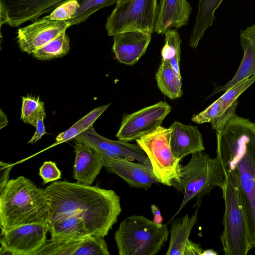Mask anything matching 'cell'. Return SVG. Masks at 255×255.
<instances>
[{
	"mask_svg": "<svg viewBox=\"0 0 255 255\" xmlns=\"http://www.w3.org/2000/svg\"><path fill=\"white\" fill-rule=\"evenodd\" d=\"M216 138V157L237 194L255 248V123L236 114Z\"/></svg>",
	"mask_w": 255,
	"mask_h": 255,
	"instance_id": "1",
	"label": "cell"
},
{
	"mask_svg": "<svg viewBox=\"0 0 255 255\" xmlns=\"http://www.w3.org/2000/svg\"><path fill=\"white\" fill-rule=\"evenodd\" d=\"M43 191L50 207L48 224L75 216L84 221L91 236H108L122 211L121 198L113 190L57 181Z\"/></svg>",
	"mask_w": 255,
	"mask_h": 255,
	"instance_id": "2",
	"label": "cell"
},
{
	"mask_svg": "<svg viewBox=\"0 0 255 255\" xmlns=\"http://www.w3.org/2000/svg\"><path fill=\"white\" fill-rule=\"evenodd\" d=\"M50 207L43 189L23 176L9 179L0 191V233L27 224L48 225Z\"/></svg>",
	"mask_w": 255,
	"mask_h": 255,
	"instance_id": "3",
	"label": "cell"
},
{
	"mask_svg": "<svg viewBox=\"0 0 255 255\" xmlns=\"http://www.w3.org/2000/svg\"><path fill=\"white\" fill-rule=\"evenodd\" d=\"M225 182L223 169L217 157L212 158L203 151L192 153L189 161L180 165V179L175 188L183 193L184 196L173 218L193 198L197 197L196 205L199 206L204 196L216 187L222 189Z\"/></svg>",
	"mask_w": 255,
	"mask_h": 255,
	"instance_id": "4",
	"label": "cell"
},
{
	"mask_svg": "<svg viewBox=\"0 0 255 255\" xmlns=\"http://www.w3.org/2000/svg\"><path fill=\"white\" fill-rule=\"evenodd\" d=\"M168 224H157L141 215H131L114 234L119 255H155L166 244Z\"/></svg>",
	"mask_w": 255,
	"mask_h": 255,
	"instance_id": "5",
	"label": "cell"
},
{
	"mask_svg": "<svg viewBox=\"0 0 255 255\" xmlns=\"http://www.w3.org/2000/svg\"><path fill=\"white\" fill-rule=\"evenodd\" d=\"M171 129L159 126L154 130L136 140L152 166L159 183L174 188L180 179V160L170 145Z\"/></svg>",
	"mask_w": 255,
	"mask_h": 255,
	"instance_id": "6",
	"label": "cell"
},
{
	"mask_svg": "<svg viewBox=\"0 0 255 255\" xmlns=\"http://www.w3.org/2000/svg\"><path fill=\"white\" fill-rule=\"evenodd\" d=\"M108 17L106 29L109 36L128 31L152 33L155 30L157 0H117Z\"/></svg>",
	"mask_w": 255,
	"mask_h": 255,
	"instance_id": "7",
	"label": "cell"
},
{
	"mask_svg": "<svg viewBox=\"0 0 255 255\" xmlns=\"http://www.w3.org/2000/svg\"><path fill=\"white\" fill-rule=\"evenodd\" d=\"M225 202L224 230L220 237L226 255H247L252 249L244 213L237 194L226 180L222 188Z\"/></svg>",
	"mask_w": 255,
	"mask_h": 255,
	"instance_id": "8",
	"label": "cell"
},
{
	"mask_svg": "<svg viewBox=\"0 0 255 255\" xmlns=\"http://www.w3.org/2000/svg\"><path fill=\"white\" fill-rule=\"evenodd\" d=\"M255 82V74L237 83L204 110L193 116L192 121L199 124L210 123L216 132H221L236 115L238 97Z\"/></svg>",
	"mask_w": 255,
	"mask_h": 255,
	"instance_id": "9",
	"label": "cell"
},
{
	"mask_svg": "<svg viewBox=\"0 0 255 255\" xmlns=\"http://www.w3.org/2000/svg\"><path fill=\"white\" fill-rule=\"evenodd\" d=\"M171 107L160 101L125 116L116 134L120 140L131 141L154 130L170 113Z\"/></svg>",
	"mask_w": 255,
	"mask_h": 255,
	"instance_id": "10",
	"label": "cell"
},
{
	"mask_svg": "<svg viewBox=\"0 0 255 255\" xmlns=\"http://www.w3.org/2000/svg\"><path fill=\"white\" fill-rule=\"evenodd\" d=\"M48 225L32 224L0 233V255H34L45 244Z\"/></svg>",
	"mask_w": 255,
	"mask_h": 255,
	"instance_id": "11",
	"label": "cell"
},
{
	"mask_svg": "<svg viewBox=\"0 0 255 255\" xmlns=\"http://www.w3.org/2000/svg\"><path fill=\"white\" fill-rule=\"evenodd\" d=\"M104 238L97 236L51 237L34 255H110Z\"/></svg>",
	"mask_w": 255,
	"mask_h": 255,
	"instance_id": "12",
	"label": "cell"
},
{
	"mask_svg": "<svg viewBox=\"0 0 255 255\" xmlns=\"http://www.w3.org/2000/svg\"><path fill=\"white\" fill-rule=\"evenodd\" d=\"M74 139L81 141L96 150L103 159L124 158L151 164L146 154L138 145L107 138L99 134L94 129L93 126L82 132Z\"/></svg>",
	"mask_w": 255,
	"mask_h": 255,
	"instance_id": "13",
	"label": "cell"
},
{
	"mask_svg": "<svg viewBox=\"0 0 255 255\" xmlns=\"http://www.w3.org/2000/svg\"><path fill=\"white\" fill-rule=\"evenodd\" d=\"M69 0H0V25L18 26L39 19Z\"/></svg>",
	"mask_w": 255,
	"mask_h": 255,
	"instance_id": "14",
	"label": "cell"
},
{
	"mask_svg": "<svg viewBox=\"0 0 255 255\" xmlns=\"http://www.w3.org/2000/svg\"><path fill=\"white\" fill-rule=\"evenodd\" d=\"M70 21L52 20L49 15L34 21L32 24L19 28L17 40L20 49L32 54L66 31L71 26Z\"/></svg>",
	"mask_w": 255,
	"mask_h": 255,
	"instance_id": "15",
	"label": "cell"
},
{
	"mask_svg": "<svg viewBox=\"0 0 255 255\" xmlns=\"http://www.w3.org/2000/svg\"><path fill=\"white\" fill-rule=\"evenodd\" d=\"M103 160L108 173L118 175L131 187L147 189L153 184L159 183L151 164L134 163L124 158Z\"/></svg>",
	"mask_w": 255,
	"mask_h": 255,
	"instance_id": "16",
	"label": "cell"
},
{
	"mask_svg": "<svg viewBox=\"0 0 255 255\" xmlns=\"http://www.w3.org/2000/svg\"><path fill=\"white\" fill-rule=\"evenodd\" d=\"M199 206L191 217L186 214L181 218L172 219L170 242L166 255H201L203 250L199 244L189 239L194 225L198 222Z\"/></svg>",
	"mask_w": 255,
	"mask_h": 255,
	"instance_id": "17",
	"label": "cell"
},
{
	"mask_svg": "<svg viewBox=\"0 0 255 255\" xmlns=\"http://www.w3.org/2000/svg\"><path fill=\"white\" fill-rule=\"evenodd\" d=\"M151 33L128 31L114 36L112 47L117 59L121 63L132 65L144 54L150 43Z\"/></svg>",
	"mask_w": 255,
	"mask_h": 255,
	"instance_id": "18",
	"label": "cell"
},
{
	"mask_svg": "<svg viewBox=\"0 0 255 255\" xmlns=\"http://www.w3.org/2000/svg\"><path fill=\"white\" fill-rule=\"evenodd\" d=\"M75 151L73 177L79 183L91 185L104 166V160L98 152L78 140Z\"/></svg>",
	"mask_w": 255,
	"mask_h": 255,
	"instance_id": "19",
	"label": "cell"
},
{
	"mask_svg": "<svg viewBox=\"0 0 255 255\" xmlns=\"http://www.w3.org/2000/svg\"><path fill=\"white\" fill-rule=\"evenodd\" d=\"M169 128L171 149L180 161L190 154L205 150L202 135L197 127L175 121Z\"/></svg>",
	"mask_w": 255,
	"mask_h": 255,
	"instance_id": "20",
	"label": "cell"
},
{
	"mask_svg": "<svg viewBox=\"0 0 255 255\" xmlns=\"http://www.w3.org/2000/svg\"><path fill=\"white\" fill-rule=\"evenodd\" d=\"M192 7L187 0H159L154 32L165 34L187 24Z\"/></svg>",
	"mask_w": 255,
	"mask_h": 255,
	"instance_id": "21",
	"label": "cell"
},
{
	"mask_svg": "<svg viewBox=\"0 0 255 255\" xmlns=\"http://www.w3.org/2000/svg\"><path fill=\"white\" fill-rule=\"evenodd\" d=\"M240 44L244 51L241 64L233 77L224 85H216L211 95L226 91L237 83L255 74V24L241 30Z\"/></svg>",
	"mask_w": 255,
	"mask_h": 255,
	"instance_id": "22",
	"label": "cell"
},
{
	"mask_svg": "<svg viewBox=\"0 0 255 255\" xmlns=\"http://www.w3.org/2000/svg\"><path fill=\"white\" fill-rule=\"evenodd\" d=\"M223 0H199L195 24L189 38V45L193 49L198 45L206 29L212 26L214 13Z\"/></svg>",
	"mask_w": 255,
	"mask_h": 255,
	"instance_id": "23",
	"label": "cell"
},
{
	"mask_svg": "<svg viewBox=\"0 0 255 255\" xmlns=\"http://www.w3.org/2000/svg\"><path fill=\"white\" fill-rule=\"evenodd\" d=\"M155 80L160 91L169 99H175L182 96L181 76L176 73L169 61L161 60Z\"/></svg>",
	"mask_w": 255,
	"mask_h": 255,
	"instance_id": "24",
	"label": "cell"
},
{
	"mask_svg": "<svg viewBox=\"0 0 255 255\" xmlns=\"http://www.w3.org/2000/svg\"><path fill=\"white\" fill-rule=\"evenodd\" d=\"M48 227L51 237L90 235L86 229L84 221L82 219L73 216L49 223Z\"/></svg>",
	"mask_w": 255,
	"mask_h": 255,
	"instance_id": "25",
	"label": "cell"
},
{
	"mask_svg": "<svg viewBox=\"0 0 255 255\" xmlns=\"http://www.w3.org/2000/svg\"><path fill=\"white\" fill-rule=\"evenodd\" d=\"M70 40L66 31L49 43L38 49L32 54L39 60H45L62 57L70 50Z\"/></svg>",
	"mask_w": 255,
	"mask_h": 255,
	"instance_id": "26",
	"label": "cell"
},
{
	"mask_svg": "<svg viewBox=\"0 0 255 255\" xmlns=\"http://www.w3.org/2000/svg\"><path fill=\"white\" fill-rule=\"evenodd\" d=\"M165 35V43L161 50L162 59L169 61L176 73L181 76L179 63L181 39L175 29L167 30Z\"/></svg>",
	"mask_w": 255,
	"mask_h": 255,
	"instance_id": "27",
	"label": "cell"
},
{
	"mask_svg": "<svg viewBox=\"0 0 255 255\" xmlns=\"http://www.w3.org/2000/svg\"><path fill=\"white\" fill-rule=\"evenodd\" d=\"M80 7L77 15L70 20L71 25H77L85 21L89 16L98 10L117 3V0H77Z\"/></svg>",
	"mask_w": 255,
	"mask_h": 255,
	"instance_id": "28",
	"label": "cell"
},
{
	"mask_svg": "<svg viewBox=\"0 0 255 255\" xmlns=\"http://www.w3.org/2000/svg\"><path fill=\"white\" fill-rule=\"evenodd\" d=\"M21 119L25 123L35 127L37 118L42 110L44 109V103L39 98L27 96L22 97Z\"/></svg>",
	"mask_w": 255,
	"mask_h": 255,
	"instance_id": "29",
	"label": "cell"
},
{
	"mask_svg": "<svg viewBox=\"0 0 255 255\" xmlns=\"http://www.w3.org/2000/svg\"><path fill=\"white\" fill-rule=\"evenodd\" d=\"M80 4L77 0H69L54 9L49 15L52 20L68 21L78 14Z\"/></svg>",
	"mask_w": 255,
	"mask_h": 255,
	"instance_id": "30",
	"label": "cell"
},
{
	"mask_svg": "<svg viewBox=\"0 0 255 255\" xmlns=\"http://www.w3.org/2000/svg\"><path fill=\"white\" fill-rule=\"evenodd\" d=\"M39 175L42 178L44 184L57 181L61 178V171L58 168L56 163L51 161L44 162L39 168Z\"/></svg>",
	"mask_w": 255,
	"mask_h": 255,
	"instance_id": "31",
	"label": "cell"
},
{
	"mask_svg": "<svg viewBox=\"0 0 255 255\" xmlns=\"http://www.w3.org/2000/svg\"><path fill=\"white\" fill-rule=\"evenodd\" d=\"M111 104L99 107L93 110L85 116L80 119L75 124L81 128L83 131L92 126L94 122L107 110Z\"/></svg>",
	"mask_w": 255,
	"mask_h": 255,
	"instance_id": "32",
	"label": "cell"
},
{
	"mask_svg": "<svg viewBox=\"0 0 255 255\" xmlns=\"http://www.w3.org/2000/svg\"><path fill=\"white\" fill-rule=\"evenodd\" d=\"M46 116L45 110L43 109L41 111L36 119L35 126L36 130L33 136L28 141V143L33 144L36 142L41 139L43 135L47 134L44 124V120L45 119Z\"/></svg>",
	"mask_w": 255,
	"mask_h": 255,
	"instance_id": "33",
	"label": "cell"
},
{
	"mask_svg": "<svg viewBox=\"0 0 255 255\" xmlns=\"http://www.w3.org/2000/svg\"><path fill=\"white\" fill-rule=\"evenodd\" d=\"M83 131H84L81 128L74 124L66 130L59 133L57 136L56 140L57 142H61L74 139Z\"/></svg>",
	"mask_w": 255,
	"mask_h": 255,
	"instance_id": "34",
	"label": "cell"
},
{
	"mask_svg": "<svg viewBox=\"0 0 255 255\" xmlns=\"http://www.w3.org/2000/svg\"><path fill=\"white\" fill-rule=\"evenodd\" d=\"M12 166L9 163L0 162V191H1L9 180V174Z\"/></svg>",
	"mask_w": 255,
	"mask_h": 255,
	"instance_id": "35",
	"label": "cell"
},
{
	"mask_svg": "<svg viewBox=\"0 0 255 255\" xmlns=\"http://www.w3.org/2000/svg\"><path fill=\"white\" fill-rule=\"evenodd\" d=\"M150 208L153 216V221L157 224H161L163 221V218L158 206L155 204H152Z\"/></svg>",
	"mask_w": 255,
	"mask_h": 255,
	"instance_id": "36",
	"label": "cell"
},
{
	"mask_svg": "<svg viewBox=\"0 0 255 255\" xmlns=\"http://www.w3.org/2000/svg\"><path fill=\"white\" fill-rule=\"evenodd\" d=\"M218 253L212 249L203 250L201 255H217Z\"/></svg>",
	"mask_w": 255,
	"mask_h": 255,
	"instance_id": "37",
	"label": "cell"
}]
</instances>
